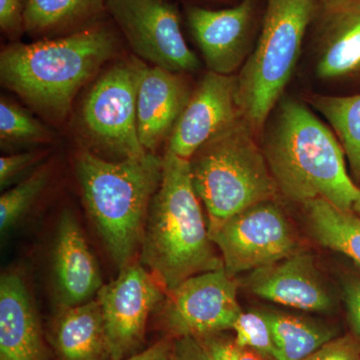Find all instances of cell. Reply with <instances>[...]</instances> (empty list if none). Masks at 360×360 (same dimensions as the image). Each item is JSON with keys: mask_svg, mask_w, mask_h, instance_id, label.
Here are the masks:
<instances>
[{"mask_svg": "<svg viewBox=\"0 0 360 360\" xmlns=\"http://www.w3.org/2000/svg\"><path fill=\"white\" fill-rule=\"evenodd\" d=\"M106 8L139 58L176 73L200 68L182 34L179 13L165 0H106Z\"/></svg>", "mask_w": 360, "mask_h": 360, "instance_id": "9", "label": "cell"}, {"mask_svg": "<svg viewBox=\"0 0 360 360\" xmlns=\"http://www.w3.org/2000/svg\"><path fill=\"white\" fill-rule=\"evenodd\" d=\"M321 4V0H267L257 46L236 75L239 115L255 135L290 82Z\"/></svg>", "mask_w": 360, "mask_h": 360, "instance_id": "6", "label": "cell"}, {"mask_svg": "<svg viewBox=\"0 0 360 360\" xmlns=\"http://www.w3.org/2000/svg\"><path fill=\"white\" fill-rule=\"evenodd\" d=\"M143 66L136 58L113 65L90 89L82 108L89 141L117 160L148 153L137 131V91Z\"/></svg>", "mask_w": 360, "mask_h": 360, "instance_id": "7", "label": "cell"}, {"mask_svg": "<svg viewBox=\"0 0 360 360\" xmlns=\"http://www.w3.org/2000/svg\"><path fill=\"white\" fill-rule=\"evenodd\" d=\"M240 117L236 75L206 73L191 94L168 139V153L189 160L206 141Z\"/></svg>", "mask_w": 360, "mask_h": 360, "instance_id": "12", "label": "cell"}, {"mask_svg": "<svg viewBox=\"0 0 360 360\" xmlns=\"http://www.w3.org/2000/svg\"><path fill=\"white\" fill-rule=\"evenodd\" d=\"M167 295L162 321L177 338L221 333L243 312L238 283L224 267L189 277Z\"/></svg>", "mask_w": 360, "mask_h": 360, "instance_id": "10", "label": "cell"}, {"mask_svg": "<svg viewBox=\"0 0 360 360\" xmlns=\"http://www.w3.org/2000/svg\"><path fill=\"white\" fill-rule=\"evenodd\" d=\"M345 300L348 317L354 326L355 335L360 338V281H349L345 286Z\"/></svg>", "mask_w": 360, "mask_h": 360, "instance_id": "31", "label": "cell"}, {"mask_svg": "<svg viewBox=\"0 0 360 360\" xmlns=\"http://www.w3.org/2000/svg\"><path fill=\"white\" fill-rule=\"evenodd\" d=\"M115 51V37L103 26L60 39L14 44L0 54V79L35 110L60 120L79 89Z\"/></svg>", "mask_w": 360, "mask_h": 360, "instance_id": "3", "label": "cell"}, {"mask_svg": "<svg viewBox=\"0 0 360 360\" xmlns=\"http://www.w3.org/2000/svg\"><path fill=\"white\" fill-rule=\"evenodd\" d=\"M167 291L141 262L120 270L96 300L103 311L111 359H122L137 349L146 333L149 314L165 300Z\"/></svg>", "mask_w": 360, "mask_h": 360, "instance_id": "11", "label": "cell"}, {"mask_svg": "<svg viewBox=\"0 0 360 360\" xmlns=\"http://www.w3.org/2000/svg\"><path fill=\"white\" fill-rule=\"evenodd\" d=\"M163 160L155 153L106 160L82 151L77 174L87 212L118 269L141 250L151 200L162 179Z\"/></svg>", "mask_w": 360, "mask_h": 360, "instance_id": "4", "label": "cell"}, {"mask_svg": "<svg viewBox=\"0 0 360 360\" xmlns=\"http://www.w3.org/2000/svg\"><path fill=\"white\" fill-rule=\"evenodd\" d=\"M54 285L59 305H79L92 300L103 288L94 255L72 212L60 215L52 253Z\"/></svg>", "mask_w": 360, "mask_h": 360, "instance_id": "17", "label": "cell"}, {"mask_svg": "<svg viewBox=\"0 0 360 360\" xmlns=\"http://www.w3.org/2000/svg\"><path fill=\"white\" fill-rule=\"evenodd\" d=\"M271 328L274 360H304L335 338V331L302 317L265 312Z\"/></svg>", "mask_w": 360, "mask_h": 360, "instance_id": "22", "label": "cell"}, {"mask_svg": "<svg viewBox=\"0 0 360 360\" xmlns=\"http://www.w3.org/2000/svg\"><path fill=\"white\" fill-rule=\"evenodd\" d=\"M39 158L37 153H18V155L0 158V186L6 187L9 182L34 165Z\"/></svg>", "mask_w": 360, "mask_h": 360, "instance_id": "30", "label": "cell"}, {"mask_svg": "<svg viewBox=\"0 0 360 360\" xmlns=\"http://www.w3.org/2000/svg\"><path fill=\"white\" fill-rule=\"evenodd\" d=\"M169 352V345L165 341H160L153 347L148 348L141 354H134L131 356L122 359H110V360H155L165 352Z\"/></svg>", "mask_w": 360, "mask_h": 360, "instance_id": "32", "label": "cell"}, {"mask_svg": "<svg viewBox=\"0 0 360 360\" xmlns=\"http://www.w3.org/2000/svg\"><path fill=\"white\" fill-rule=\"evenodd\" d=\"M176 360H269L255 350L240 347L234 338L217 333L177 338L174 352Z\"/></svg>", "mask_w": 360, "mask_h": 360, "instance_id": "24", "label": "cell"}, {"mask_svg": "<svg viewBox=\"0 0 360 360\" xmlns=\"http://www.w3.org/2000/svg\"><path fill=\"white\" fill-rule=\"evenodd\" d=\"M311 236L319 245L347 255L360 266V217L322 198L303 203Z\"/></svg>", "mask_w": 360, "mask_h": 360, "instance_id": "20", "label": "cell"}, {"mask_svg": "<svg viewBox=\"0 0 360 360\" xmlns=\"http://www.w3.org/2000/svg\"><path fill=\"white\" fill-rule=\"evenodd\" d=\"M106 7V0H26L25 32L54 34L96 18Z\"/></svg>", "mask_w": 360, "mask_h": 360, "instance_id": "21", "label": "cell"}, {"mask_svg": "<svg viewBox=\"0 0 360 360\" xmlns=\"http://www.w3.org/2000/svg\"><path fill=\"white\" fill-rule=\"evenodd\" d=\"M191 94L180 73L144 65L137 91V131L148 153H155L169 139Z\"/></svg>", "mask_w": 360, "mask_h": 360, "instance_id": "16", "label": "cell"}, {"mask_svg": "<svg viewBox=\"0 0 360 360\" xmlns=\"http://www.w3.org/2000/svg\"><path fill=\"white\" fill-rule=\"evenodd\" d=\"M255 0H241L221 11L191 7L187 20L208 68L222 75H233L248 53Z\"/></svg>", "mask_w": 360, "mask_h": 360, "instance_id": "13", "label": "cell"}, {"mask_svg": "<svg viewBox=\"0 0 360 360\" xmlns=\"http://www.w3.org/2000/svg\"><path fill=\"white\" fill-rule=\"evenodd\" d=\"M238 345L255 350L267 359L276 354L271 328L265 312H241L232 326Z\"/></svg>", "mask_w": 360, "mask_h": 360, "instance_id": "27", "label": "cell"}, {"mask_svg": "<svg viewBox=\"0 0 360 360\" xmlns=\"http://www.w3.org/2000/svg\"><path fill=\"white\" fill-rule=\"evenodd\" d=\"M162 160V179L149 207L141 258L167 293L189 277L224 267V262L210 238L189 160L168 151Z\"/></svg>", "mask_w": 360, "mask_h": 360, "instance_id": "2", "label": "cell"}, {"mask_svg": "<svg viewBox=\"0 0 360 360\" xmlns=\"http://www.w3.org/2000/svg\"><path fill=\"white\" fill-rule=\"evenodd\" d=\"M277 191L304 203L322 198L354 210L360 187L350 179L338 137L307 106L283 101L262 149Z\"/></svg>", "mask_w": 360, "mask_h": 360, "instance_id": "1", "label": "cell"}, {"mask_svg": "<svg viewBox=\"0 0 360 360\" xmlns=\"http://www.w3.org/2000/svg\"><path fill=\"white\" fill-rule=\"evenodd\" d=\"M0 360H45L32 296L20 274L13 271L0 278Z\"/></svg>", "mask_w": 360, "mask_h": 360, "instance_id": "18", "label": "cell"}, {"mask_svg": "<svg viewBox=\"0 0 360 360\" xmlns=\"http://www.w3.org/2000/svg\"><path fill=\"white\" fill-rule=\"evenodd\" d=\"M321 1H323V0H321Z\"/></svg>", "mask_w": 360, "mask_h": 360, "instance_id": "35", "label": "cell"}, {"mask_svg": "<svg viewBox=\"0 0 360 360\" xmlns=\"http://www.w3.org/2000/svg\"><path fill=\"white\" fill-rule=\"evenodd\" d=\"M49 167H39L0 198V231L6 233L20 221L41 193L49 179Z\"/></svg>", "mask_w": 360, "mask_h": 360, "instance_id": "25", "label": "cell"}, {"mask_svg": "<svg viewBox=\"0 0 360 360\" xmlns=\"http://www.w3.org/2000/svg\"><path fill=\"white\" fill-rule=\"evenodd\" d=\"M51 139V132L39 120L18 104L4 97L0 101V141L1 144L44 142Z\"/></svg>", "mask_w": 360, "mask_h": 360, "instance_id": "26", "label": "cell"}, {"mask_svg": "<svg viewBox=\"0 0 360 360\" xmlns=\"http://www.w3.org/2000/svg\"><path fill=\"white\" fill-rule=\"evenodd\" d=\"M304 360H360V338L355 333L333 338Z\"/></svg>", "mask_w": 360, "mask_h": 360, "instance_id": "28", "label": "cell"}, {"mask_svg": "<svg viewBox=\"0 0 360 360\" xmlns=\"http://www.w3.org/2000/svg\"><path fill=\"white\" fill-rule=\"evenodd\" d=\"M314 22L317 77L360 79V0H323Z\"/></svg>", "mask_w": 360, "mask_h": 360, "instance_id": "14", "label": "cell"}, {"mask_svg": "<svg viewBox=\"0 0 360 360\" xmlns=\"http://www.w3.org/2000/svg\"><path fill=\"white\" fill-rule=\"evenodd\" d=\"M155 360H176L175 359L174 354H170L169 352H165V354L161 355V356L158 357Z\"/></svg>", "mask_w": 360, "mask_h": 360, "instance_id": "33", "label": "cell"}, {"mask_svg": "<svg viewBox=\"0 0 360 360\" xmlns=\"http://www.w3.org/2000/svg\"><path fill=\"white\" fill-rule=\"evenodd\" d=\"M26 0H0V27L9 37L20 35L25 28Z\"/></svg>", "mask_w": 360, "mask_h": 360, "instance_id": "29", "label": "cell"}, {"mask_svg": "<svg viewBox=\"0 0 360 360\" xmlns=\"http://www.w3.org/2000/svg\"><path fill=\"white\" fill-rule=\"evenodd\" d=\"M360 187V184H359ZM354 212L356 213L357 215L360 217V195L359 200H356V202L354 203Z\"/></svg>", "mask_w": 360, "mask_h": 360, "instance_id": "34", "label": "cell"}, {"mask_svg": "<svg viewBox=\"0 0 360 360\" xmlns=\"http://www.w3.org/2000/svg\"><path fill=\"white\" fill-rule=\"evenodd\" d=\"M310 103L328 120L338 135L352 175L360 184V94L310 96Z\"/></svg>", "mask_w": 360, "mask_h": 360, "instance_id": "23", "label": "cell"}, {"mask_svg": "<svg viewBox=\"0 0 360 360\" xmlns=\"http://www.w3.org/2000/svg\"><path fill=\"white\" fill-rule=\"evenodd\" d=\"M243 118L213 135L189 160L191 179L205 205L208 232L278 193L264 150Z\"/></svg>", "mask_w": 360, "mask_h": 360, "instance_id": "5", "label": "cell"}, {"mask_svg": "<svg viewBox=\"0 0 360 360\" xmlns=\"http://www.w3.org/2000/svg\"><path fill=\"white\" fill-rule=\"evenodd\" d=\"M52 345L59 360L111 359L98 300L59 305L52 324Z\"/></svg>", "mask_w": 360, "mask_h": 360, "instance_id": "19", "label": "cell"}, {"mask_svg": "<svg viewBox=\"0 0 360 360\" xmlns=\"http://www.w3.org/2000/svg\"><path fill=\"white\" fill-rule=\"evenodd\" d=\"M229 276L269 266L300 251L290 219L274 200L264 201L210 233Z\"/></svg>", "mask_w": 360, "mask_h": 360, "instance_id": "8", "label": "cell"}, {"mask_svg": "<svg viewBox=\"0 0 360 360\" xmlns=\"http://www.w3.org/2000/svg\"><path fill=\"white\" fill-rule=\"evenodd\" d=\"M245 286L253 295L293 309L328 311L333 302L310 253L300 250L269 266L253 270Z\"/></svg>", "mask_w": 360, "mask_h": 360, "instance_id": "15", "label": "cell"}]
</instances>
